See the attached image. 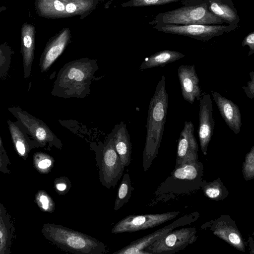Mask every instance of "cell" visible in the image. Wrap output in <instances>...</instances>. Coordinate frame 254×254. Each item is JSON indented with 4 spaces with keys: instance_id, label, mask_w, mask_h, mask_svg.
Instances as JSON below:
<instances>
[{
    "instance_id": "cell-1",
    "label": "cell",
    "mask_w": 254,
    "mask_h": 254,
    "mask_svg": "<svg viewBox=\"0 0 254 254\" xmlns=\"http://www.w3.org/2000/svg\"><path fill=\"white\" fill-rule=\"evenodd\" d=\"M98 68L97 61L87 58L67 63L58 73L51 94L64 99L86 97Z\"/></svg>"
},
{
    "instance_id": "cell-2",
    "label": "cell",
    "mask_w": 254,
    "mask_h": 254,
    "mask_svg": "<svg viewBox=\"0 0 254 254\" xmlns=\"http://www.w3.org/2000/svg\"><path fill=\"white\" fill-rule=\"evenodd\" d=\"M168 95L166 78L161 76L149 104L142 167L146 172L158 155L167 118Z\"/></svg>"
},
{
    "instance_id": "cell-3",
    "label": "cell",
    "mask_w": 254,
    "mask_h": 254,
    "mask_svg": "<svg viewBox=\"0 0 254 254\" xmlns=\"http://www.w3.org/2000/svg\"><path fill=\"white\" fill-rule=\"evenodd\" d=\"M45 237L64 251L75 254H103L106 245L86 234L66 227L45 224L41 231Z\"/></svg>"
},
{
    "instance_id": "cell-4",
    "label": "cell",
    "mask_w": 254,
    "mask_h": 254,
    "mask_svg": "<svg viewBox=\"0 0 254 254\" xmlns=\"http://www.w3.org/2000/svg\"><path fill=\"white\" fill-rule=\"evenodd\" d=\"M183 6L159 13L155 24L221 25L225 22L210 12L205 0H182Z\"/></svg>"
},
{
    "instance_id": "cell-5",
    "label": "cell",
    "mask_w": 254,
    "mask_h": 254,
    "mask_svg": "<svg viewBox=\"0 0 254 254\" xmlns=\"http://www.w3.org/2000/svg\"><path fill=\"white\" fill-rule=\"evenodd\" d=\"M203 167L198 160L190 161L175 166L171 175L162 183L157 190L163 194H181L201 188Z\"/></svg>"
},
{
    "instance_id": "cell-6",
    "label": "cell",
    "mask_w": 254,
    "mask_h": 254,
    "mask_svg": "<svg viewBox=\"0 0 254 254\" xmlns=\"http://www.w3.org/2000/svg\"><path fill=\"white\" fill-rule=\"evenodd\" d=\"M95 158L101 184L108 189L115 188L125 168L115 149L112 132L95 150Z\"/></svg>"
},
{
    "instance_id": "cell-7",
    "label": "cell",
    "mask_w": 254,
    "mask_h": 254,
    "mask_svg": "<svg viewBox=\"0 0 254 254\" xmlns=\"http://www.w3.org/2000/svg\"><path fill=\"white\" fill-rule=\"evenodd\" d=\"M8 111L17 119L24 130L32 136L39 147H55L62 149V141L43 121L18 106L10 107Z\"/></svg>"
},
{
    "instance_id": "cell-8",
    "label": "cell",
    "mask_w": 254,
    "mask_h": 254,
    "mask_svg": "<svg viewBox=\"0 0 254 254\" xmlns=\"http://www.w3.org/2000/svg\"><path fill=\"white\" fill-rule=\"evenodd\" d=\"M238 27V25L189 24L175 25L156 24L154 28L158 31L167 34L185 36L202 41H208L214 37L229 33Z\"/></svg>"
},
{
    "instance_id": "cell-9",
    "label": "cell",
    "mask_w": 254,
    "mask_h": 254,
    "mask_svg": "<svg viewBox=\"0 0 254 254\" xmlns=\"http://www.w3.org/2000/svg\"><path fill=\"white\" fill-rule=\"evenodd\" d=\"M194 227L172 230L148 246V254H173L186 248L197 239Z\"/></svg>"
},
{
    "instance_id": "cell-10",
    "label": "cell",
    "mask_w": 254,
    "mask_h": 254,
    "mask_svg": "<svg viewBox=\"0 0 254 254\" xmlns=\"http://www.w3.org/2000/svg\"><path fill=\"white\" fill-rule=\"evenodd\" d=\"M179 211L144 215H130L118 221L112 228V234L133 232L156 227L171 220Z\"/></svg>"
},
{
    "instance_id": "cell-11",
    "label": "cell",
    "mask_w": 254,
    "mask_h": 254,
    "mask_svg": "<svg viewBox=\"0 0 254 254\" xmlns=\"http://www.w3.org/2000/svg\"><path fill=\"white\" fill-rule=\"evenodd\" d=\"M197 212H192L181 217L168 225L161 228L149 235L130 243L122 249L113 253L114 254H148L145 249L159 238L175 228L190 224L199 217Z\"/></svg>"
},
{
    "instance_id": "cell-12",
    "label": "cell",
    "mask_w": 254,
    "mask_h": 254,
    "mask_svg": "<svg viewBox=\"0 0 254 254\" xmlns=\"http://www.w3.org/2000/svg\"><path fill=\"white\" fill-rule=\"evenodd\" d=\"M213 234L238 251L245 252L246 245L242 234L235 221L228 215H222L210 222Z\"/></svg>"
},
{
    "instance_id": "cell-13",
    "label": "cell",
    "mask_w": 254,
    "mask_h": 254,
    "mask_svg": "<svg viewBox=\"0 0 254 254\" xmlns=\"http://www.w3.org/2000/svg\"><path fill=\"white\" fill-rule=\"evenodd\" d=\"M199 101L198 135L201 150L205 155L213 133L215 122L212 115V102L210 94L203 93Z\"/></svg>"
},
{
    "instance_id": "cell-14",
    "label": "cell",
    "mask_w": 254,
    "mask_h": 254,
    "mask_svg": "<svg viewBox=\"0 0 254 254\" xmlns=\"http://www.w3.org/2000/svg\"><path fill=\"white\" fill-rule=\"evenodd\" d=\"M194 126L191 121H185L178 139L176 164L198 160V146L194 135Z\"/></svg>"
},
{
    "instance_id": "cell-15",
    "label": "cell",
    "mask_w": 254,
    "mask_h": 254,
    "mask_svg": "<svg viewBox=\"0 0 254 254\" xmlns=\"http://www.w3.org/2000/svg\"><path fill=\"white\" fill-rule=\"evenodd\" d=\"M178 76L184 100L193 104L201 96L199 79L194 65H181L178 69Z\"/></svg>"
},
{
    "instance_id": "cell-16",
    "label": "cell",
    "mask_w": 254,
    "mask_h": 254,
    "mask_svg": "<svg viewBox=\"0 0 254 254\" xmlns=\"http://www.w3.org/2000/svg\"><path fill=\"white\" fill-rule=\"evenodd\" d=\"M69 39L70 31L68 29H64L47 44L39 62V65L42 73L49 70L63 53Z\"/></svg>"
},
{
    "instance_id": "cell-17",
    "label": "cell",
    "mask_w": 254,
    "mask_h": 254,
    "mask_svg": "<svg viewBox=\"0 0 254 254\" xmlns=\"http://www.w3.org/2000/svg\"><path fill=\"white\" fill-rule=\"evenodd\" d=\"M211 92L221 117L227 125L235 134L239 133L242 125L239 106L219 93L212 90Z\"/></svg>"
},
{
    "instance_id": "cell-18",
    "label": "cell",
    "mask_w": 254,
    "mask_h": 254,
    "mask_svg": "<svg viewBox=\"0 0 254 254\" xmlns=\"http://www.w3.org/2000/svg\"><path fill=\"white\" fill-rule=\"evenodd\" d=\"M35 29L33 25L24 23L21 29V53L23 58L24 77L31 75L34 56Z\"/></svg>"
},
{
    "instance_id": "cell-19",
    "label": "cell",
    "mask_w": 254,
    "mask_h": 254,
    "mask_svg": "<svg viewBox=\"0 0 254 254\" xmlns=\"http://www.w3.org/2000/svg\"><path fill=\"white\" fill-rule=\"evenodd\" d=\"M114 146L124 168L130 163L131 144L130 136L124 122L116 125L112 132Z\"/></svg>"
},
{
    "instance_id": "cell-20",
    "label": "cell",
    "mask_w": 254,
    "mask_h": 254,
    "mask_svg": "<svg viewBox=\"0 0 254 254\" xmlns=\"http://www.w3.org/2000/svg\"><path fill=\"white\" fill-rule=\"evenodd\" d=\"M208 10L226 24L238 25L240 17L232 0H205Z\"/></svg>"
},
{
    "instance_id": "cell-21",
    "label": "cell",
    "mask_w": 254,
    "mask_h": 254,
    "mask_svg": "<svg viewBox=\"0 0 254 254\" xmlns=\"http://www.w3.org/2000/svg\"><path fill=\"white\" fill-rule=\"evenodd\" d=\"M7 123L11 139L19 155L23 157L26 156L32 149L39 147L34 140L30 139L26 132L16 123L9 119Z\"/></svg>"
},
{
    "instance_id": "cell-22",
    "label": "cell",
    "mask_w": 254,
    "mask_h": 254,
    "mask_svg": "<svg viewBox=\"0 0 254 254\" xmlns=\"http://www.w3.org/2000/svg\"><path fill=\"white\" fill-rule=\"evenodd\" d=\"M185 56L183 54L172 50H163L146 58L139 69L144 70L157 66H164Z\"/></svg>"
},
{
    "instance_id": "cell-23",
    "label": "cell",
    "mask_w": 254,
    "mask_h": 254,
    "mask_svg": "<svg viewBox=\"0 0 254 254\" xmlns=\"http://www.w3.org/2000/svg\"><path fill=\"white\" fill-rule=\"evenodd\" d=\"M13 226L4 207L0 204V254H8L11 245Z\"/></svg>"
},
{
    "instance_id": "cell-24",
    "label": "cell",
    "mask_w": 254,
    "mask_h": 254,
    "mask_svg": "<svg viewBox=\"0 0 254 254\" xmlns=\"http://www.w3.org/2000/svg\"><path fill=\"white\" fill-rule=\"evenodd\" d=\"M204 194L209 199L218 201L224 199L229 191L220 178L206 183L204 181L201 187Z\"/></svg>"
},
{
    "instance_id": "cell-25",
    "label": "cell",
    "mask_w": 254,
    "mask_h": 254,
    "mask_svg": "<svg viewBox=\"0 0 254 254\" xmlns=\"http://www.w3.org/2000/svg\"><path fill=\"white\" fill-rule=\"evenodd\" d=\"M133 190L134 188L131 184L129 174H125L118 189L114 204V211H118L128 202Z\"/></svg>"
},
{
    "instance_id": "cell-26",
    "label": "cell",
    "mask_w": 254,
    "mask_h": 254,
    "mask_svg": "<svg viewBox=\"0 0 254 254\" xmlns=\"http://www.w3.org/2000/svg\"><path fill=\"white\" fill-rule=\"evenodd\" d=\"M242 173L245 180L249 181L254 178V146L246 155L243 163Z\"/></svg>"
},
{
    "instance_id": "cell-27",
    "label": "cell",
    "mask_w": 254,
    "mask_h": 254,
    "mask_svg": "<svg viewBox=\"0 0 254 254\" xmlns=\"http://www.w3.org/2000/svg\"><path fill=\"white\" fill-rule=\"evenodd\" d=\"M12 52L8 48L0 47V78L8 75L11 66Z\"/></svg>"
},
{
    "instance_id": "cell-28",
    "label": "cell",
    "mask_w": 254,
    "mask_h": 254,
    "mask_svg": "<svg viewBox=\"0 0 254 254\" xmlns=\"http://www.w3.org/2000/svg\"><path fill=\"white\" fill-rule=\"evenodd\" d=\"M40 206L45 211L53 212L55 209V203L52 198L44 191H41L38 196Z\"/></svg>"
},
{
    "instance_id": "cell-29",
    "label": "cell",
    "mask_w": 254,
    "mask_h": 254,
    "mask_svg": "<svg viewBox=\"0 0 254 254\" xmlns=\"http://www.w3.org/2000/svg\"><path fill=\"white\" fill-rule=\"evenodd\" d=\"M182 0H132L129 2L131 6H143L158 5L168 4Z\"/></svg>"
},
{
    "instance_id": "cell-30",
    "label": "cell",
    "mask_w": 254,
    "mask_h": 254,
    "mask_svg": "<svg viewBox=\"0 0 254 254\" xmlns=\"http://www.w3.org/2000/svg\"><path fill=\"white\" fill-rule=\"evenodd\" d=\"M55 187L58 193L63 195L69 191L71 184L67 178L62 177L55 180Z\"/></svg>"
},
{
    "instance_id": "cell-31",
    "label": "cell",
    "mask_w": 254,
    "mask_h": 254,
    "mask_svg": "<svg viewBox=\"0 0 254 254\" xmlns=\"http://www.w3.org/2000/svg\"><path fill=\"white\" fill-rule=\"evenodd\" d=\"M39 156L40 160L37 164L38 167L44 172H48L53 165L54 161L53 158L44 153H40Z\"/></svg>"
},
{
    "instance_id": "cell-32",
    "label": "cell",
    "mask_w": 254,
    "mask_h": 254,
    "mask_svg": "<svg viewBox=\"0 0 254 254\" xmlns=\"http://www.w3.org/2000/svg\"><path fill=\"white\" fill-rule=\"evenodd\" d=\"M251 80L247 83V86H243V88L247 96L253 99L254 97V72L253 71L250 72Z\"/></svg>"
},
{
    "instance_id": "cell-33",
    "label": "cell",
    "mask_w": 254,
    "mask_h": 254,
    "mask_svg": "<svg viewBox=\"0 0 254 254\" xmlns=\"http://www.w3.org/2000/svg\"><path fill=\"white\" fill-rule=\"evenodd\" d=\"M243 47L248 46L249 52L248 56H251L254 53V31L250 32L244 39L242 43Z\"/></svg>"
},
{
    "instance_id": "cell-34",
    "label": "cell",
    "mask_w": 254,
    "mask_h": 254,
    "mask_svg": "<svg viewBox=\"0 0 254 254\" xmlns=\"http://www.w3.org/2000/svg\"><path fill=\"white\" fill-rule=\"evenodd\" d=\"M8 158L3 146L2 142L0 136V171L4 172V171L5 170L4 169V167H6L5 166V164L7 165V164H8Z\"/></svg>"
},
{
    "instance_id": "cell-35",
    "label": "cell",
    "mask_w": 254,
    "mask_h": 254,
    "mask_svg": "<svg viewBox=\"0 0 254 254\" xmlns=\"http://www.w3.org/2000/svg\"></svg>"
}]
</instances>
